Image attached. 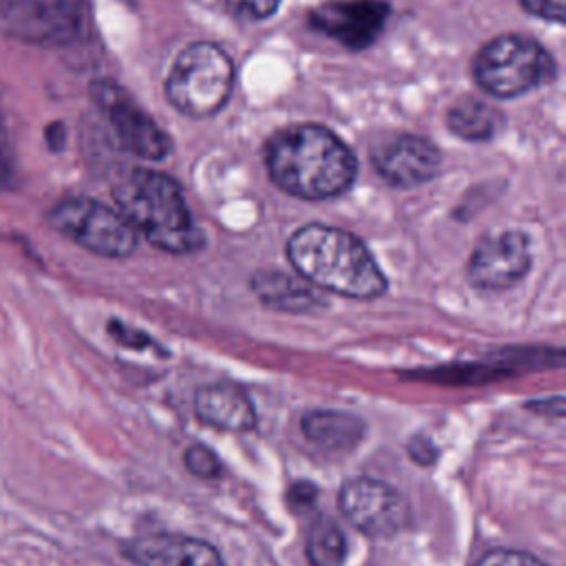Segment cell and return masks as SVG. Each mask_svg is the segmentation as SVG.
Instances as JSON below:
<instances>
[{
  "label": "cell",
  "mask_w": 566,
  "mask_h": 566,
  "mask_svg": "<svg viewBox=\"0 0 566 566\" xmlns=\"http://www.w3.org/2000/svg\"><path fill=\"white\" fill-rule=\"evenodd\" d=\"M281 0H223L226 9L248 22H259L265 20L270 15H274V11L279 9Z\"/></svg>",
  "instance_id": "ffe728a7"
},
{
  "label": "cell",
  "mask_w": 566,
  "mask_h": 566,
  "mask_svg": "<svg viewBox=\"0 0 566 566\" xmlns=\"http://www.w3.org/2000/svg\"><path fill=\"white\" fill-rule=\"evenodd\" d=\"M287 259L303 281L325 292L367 301L387 290V279L367 245L343 228H298L287 241Z\"/></svg>",
  "instance_id": "7a4b0ae2"
},
{
  "label": "cell",
  "mask_w": 566,
  "mask_h": 566,
  "mask_svg": "<svg viewBox=\"0 0 566 566\" xmlns=\"http://www.w3.org/2000/svg\"><path fill=\"white\" fill-rule=\"evenodd\" d=\"M124 555L137 566H226L212 544L179 533L135 537L124 546Z\"/></svg>",
  "instance_id": "4fadbf2b"
},
{
  "label": "cell",
  "mask_w": 566,
  "mask_h": 566,
  "mask_svg": "<svg viewBox=\"0 0 566 566\" xmlns=\"http://www.w3.org/2000/svg\"><path fill=\"white\" fill-rule=\"evenodd\" d=\"M86 0H0V35L42 46H66L88 33Z\"/></svg>",
  "instance_id": "8992f818"
},
{
  "label": "cell",
  "mask_w": 566,
  "mask_h": 566,
  "mask_svg": "<svg viewBox=\"0 0 566 566\" xmlns=\"http://www.w3.org/2000/svg\"><path fill=\"white\" fill-rule=\"evenodd\" d=\"M301 433L312 444L325 451L343 453L360 442L365 433V422L347 411L314 409L301 418Z\"/></svg>",
  "instance_id": "2e32d148"
},
{
  "label": "cell",
  "mask_w": 566,
  "mask_h": 566,
  "mask_svg": "<svg viewBox=\"0 0 566 566\" xmlns=\"http://www.w3.org/2000/svg\"><path fill=\"white\" fill-rule=\"evenodd\" d=\"M551 55L531 38L504 33L486 42L473 57L478 86L493 97H517L553 77Z\"/></svg>",
  "instance_id": "5b68a950"
},
{
  "label": "cell",
  "mask_w": 566,
  "mask_h": 566,
  "mask_svg": "<svg viewBox=\"0 0 566 566\" xmlns=\"http://www.w3.org/2000/svg\"><path fill=\"white\" fill-rule=\"evenodd\" d=\"M270 179L287 195L318 201L343 195L356 179L349 146L321 124H294L265 144Z\"/></svg>",
  "instance_id": "6da1fadb"
},
{
  "label": "cell",
  "mask_w": 566,
  "mask_h": 566,
  "mask_svg": "<svg viewBox=\"0 0 566 566\" xmlns=\"http://www.w3.org/2000/svg\"><path fill=\"white\" fill-rule=\"evenodd\" d=\"M232 80L234 66L221 46L192 42L172 62L166 77V95L186 117H210L226 106Z\"/></svg>",
  "instance_id": "277c9868"
},
{
  "label": "cell",
  "mask_w": 566,
  "mask_h": 566,
  "mask_svg": "<svg viewBox=\"0 0 566 566\" xmlns=\"http://www.w3.org/2000/svg\"><path fill=\"white\" fill-rule=\"evenodd\" d=\"M522 7L542 20L551 22H564L566 15V2L564 0H522Z\"/></svg>",
  "instance_id": "cb8c5ba5"
},
{
  "label": "cell",
  "mask_w": 566,
  "mask_h": 566,
  "mask_svg": "<svg viewBox=\"0 0 566 566\" xmlns=\"http://www.w3.org/2000/svg\"><path fill=\"white\" fill-rule=\"evenodd\" d=\"M195 416L221 431H250L256 424V411L250 396L234 382L221 380L203 385L192 398Z\"/></svg>",
  "instance_id": "5bb4252c"
},
{
  "label": "cell",
  "mask_w": 566,
  "mask_h": 566,
  "mask_svg": "<svg viewBox=\"0 0 566 566\" xmlns=\"http://www.w3.org/2000/svg\"><path fill=\"white\" fill-rule=\"evenodd\" d=\"M376 172L396 188H413L433 179L442 155L438 146L420 135L400 133L378 144L369 155Z\"/></svg>",
  "instance_id": "8fae6325"
},
{
  "label": "cell",
  "mask_w": 566,
  "mask_h": 566,
  "mask_svg": "<svg viewBox=\"0 0 566 566\" xmlns=\"http://www.w3.org/2000/svg\"><path fill=\"white\" fill-rule=\"evenodd\" d=\"M531 268L528 237L520 230L486 234L469 259V283L478 290L500 292L515 285Z\"/></svg>",
  "instance_id": "30bf717a"
},
{
  "label": "cell",
  "mask_w": 566,
  "mask_h": 566,
  "mask_svg": "<svg viewBox=\"0 0 566 566\" xmlns=\"http://www.w3.org/2000/svg\"><path fill=\"white\" fill-rule=\"evenodd\" d=\"M475 566H546L531 553L515 548H493L480 557Z\"/></svg>",
  "instance_id": "7402d4cb"
},
{
  "label": "cell",
  "mask_w": 566,
  "mask_h": 566,
  "mask_svg": "<svg viewBox=\"0 0 566 566\" xmlns=\"http://www.w3.org/2000/svg\"><path fill=\"white\" fill-rule=\"evenodd\" d=\"M338 506L345 520L367 537L389 539L398 535L409 520L405 497L382 480L352 478L340 486Z\"/></svg>",
  "instance_id": "9c48e42d"
},
{
  "label": "cell",
  "mask_w": 566,
  "mask_h": 566,
  "mask_svg": "<svg viewBox=\"0 0 566 566\" xmlns=\"http://www.w3.org/2000/svg\"><path fill=\"white\" fill-rule=\"evenodd\" d=\"M387 15L389 7L380 0H332L316 7L310 22L347 49H365L382 31Z\"/></svg>",
  "instance_id": "7c38bea8"
},
{
  "label": "cell",
  "mask_w": 566,
  "mask_h": 566,
  "mask_svg": "<svg viewBox=\"0 0 566 566\" xmlns=\"http://www.w3.org/2000/svg\"><path fill=\"white\" fill-rule=\"evenodd\" d=\"M108 334H111L119 345H124V347H133V349L155 347V349H159L157 343H155L148 334H144V332H139V329H133L130 325H124V323H119V321H111V323H108Z\"/></svg>",
  "instance_id": "603a6c76"
},
{
  "label": "cell",
  "mask_w": 566,
  "mask_h": 566,
  "mask_svg": "<svg viewBox=\"0 0 566 566\" xmlns=\"http://www.w3.org/2000/svg\"><path fill=\"white\" fill-rule=\"evenodd\" d=\"M115 210L155 248L170 254H190L203 245L179 184L148 168H133L113 188Z\"/></svg>",
  "instance_id": "3957f363"
},
{
  "label": "cell",
  "mask_w": 566,
  "mask_h": 566,
  "mask_svg": "<svg viewBox=\"0 0 566 566\" xmlns=\"http://www.w3.org/2000/svg\"><path fill=\"white\" fill-rule=\"evenodd\" d=\"M252 292L256 298L272 310L279 312H310L318 305H323V296L316 292L314 285L303 281L301 276L283 274L276 270L256 272L250 281Z\"/></svg>",
  "instance_id": "9a60e30c"
},
{
  "label": "cell",
  "mask_w": 566,
  "mask_h": 566,
  "mask_svg": "<svg viewBox=\"0 0 566 566\" xmlns=\"http://www.w3.org/2000/svg\"><path fill=\"white\" fill-rule=\"evenodd\" d=\"M447 126L453 135L467 142H486L502 130L504 119L489 102L462 97L447 111Z\"/></svg>",
  "instance_id": "e0dca14e"
},
{
  "label": "cell",
  "mask_w": 566,
  "mask_h": 566,
  "mask_svg": "<svg viewBox=\"0 0 566 566\" xmlns=\"http://www.w3.org/2000/svg\"><path fill=\"white\" fill-rule=\"evenodd\" d=\"M46 142H49V146L53 148V150H57L60 146H62V142H64V126L62 124H51L49 128H46Z\"/></svg>",
  "instance_id": "4316f807"
},
{
  "label": "cell",
  "mask_w": 566,
  "mask_h": 566,
  "mask_svg": "<svg viewBox=\"0 0 566 566\" xmlns=\"http://www.w3.org/2000/svg\"><path fill=\"white\" fill-rule=\"evenodd\" d=\"M184 464L188 469V473L203 478V480H214L221 475V460L217 458V453L212 449H208L206 444H190L184 453Z\"/></svg>",
  "instance_id": "d6986e66"
},
{
  "label": "cell",
  "mask_w": 566,
  "mask_h": 566,
  "mask_svg": "<svg viewBox=\"0 0 566 566\" xmlns=\"http://www.w3.org/2000/svg\"><path fill=\"white\" fill-rule=\"evenodd\" d=\"M316 495H318V489L307 480H301V482L292 484L290 491H287V500L294 506H310L316 500Z\"/></svg>",
  "instance_id": "484cf974"
},
{
  "label": "cell",
  "mask_w": 566,
  "mask_h": 566,
  "mask_svg": "<svg viewBox=\"0 0 566 566\" xmlns=\"http://www.w3.org/2000/svg\"><path fill=\"white\" fill-rule=\"evenodd\" d=\"M15 177V153L7 115L0 104V188H9Z\"/></svg>",
  "instance_id": "44dd1931"
},
{
  "label": "cell",
  "mask_w": 566,
  "mask_h": 566,
  "mask_svg": "<svg viewBox=\"0 0 566 566\" xmlns=\"http://www.w3.org/2000/svg\"><path fill=\"white\" fill-rule=\"evenodd\" d=\"M88 93L124 150L148 161L168 157L172 148L170 137L119 84L113 80H95Z\"/></svg>",
  "instance_id": "ba28073f"
},
{
  "label": "cell",
  "mask_w": 566,
  "mask_h": 566,
  "mask_svg": "<svg viewBox=\"0 0 566 566\" xmlns=\"http://www.w3.org/2000/svg\"><path fill=\"white\" fill-rule=\"evenodd\" d=\"M305 557L310 566H343L347 559V537L340 526L327 517L318 515L310 526L305 539Z\"/></svg>",
  "instance_id": "ac0fdd59"
},
{
  "label": "cell",
  "mask_w": 566,
  "mask_h": 566,
  "mask_svg": "<svg viewBox=\"0 0 566 566\" xmlns=\"http://www.w3.org/2000/svg\"><path fill=\"white\" fill-rule=\"evenodd\" d=\"M49 223L84 250L108 259L130 256L139 239L115 208L84 195L57 201L49 212Z\"/></svg>",
  "instance_id": "52a82bcc"
},
{
  "label": "cell",
  "mask_w": 566,
  "mask_h": 566,
  "mask_svg": "<svg viewBox=\"0 0 566 566\" xmlns=\"http://www.w3.org/2000/svg\"><path fill=\"white\" fill-rule=\"evenodd\" d=\"M407 453L411 455V460L416 462V464H420V467H424V464H433L436 462V458H438V449H436V444L429 440V438H424V436H416V438H411L409 440V444H407Z\"/></svg>",
  "instance_id": "d4e9b609"
}]
</instances>
